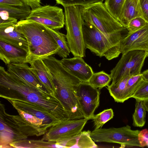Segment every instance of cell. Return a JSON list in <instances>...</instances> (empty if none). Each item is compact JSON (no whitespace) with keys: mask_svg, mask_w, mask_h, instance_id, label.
<instances>
[{"mask_svg":"<svg viewBox=\"0 0 148 148\" xmlns=\"http://www.w3.org/2000/svg\"><path fill=\"white\" fill-rule=\"evenodd\" d=\"M132 98L143 101L148 100V82L144 81L138 87Z\"/></svg>","mask_w":148,"mask_h":148,"instance_id":"cell-35","label":"cell"},{"mask_svg":"<svg viewBox=\"0 0 148 148\" xmlns=\"http://www.w3.org/2000/svg\"><path fill=\"white\" fill-rule=\"evenodd\" d=\"M27 19L57 30L62 28L65 24V15L62 9L50 5L41 6L32 9Z\"/></svg>","mask_w":148,"mask_h":148,"instance_id":"cell-10","label":"cell"},{"mask_svg":"<svg viewBox=\"0 0 148 148\" xmlns=\"http://www.w3.org/2000/svg\"><path fill=\"white\" fill-rule=\"evenodd\" d=\"M25 4L29 6L33 9L41 5H40L41 0H22Z\"/></svg>","mask_w":148,"mask_h":148,"instance_id":"cell-39","label":"cell"},{"mask_svg":"<svg viewBox=\"0 0 148 148\" xmlns=\"http://www.w3.org/2000/svg\"><path fill=\"white\" fill-rule=\"evenodd\" d=\"M143 102L147 111L148 112V100H144Z\"/></svg>","mask_w":148,"mask_h":148,"instance_id":"cell-41","label":"cell"},{"mask_svg":"<svg viewBox=\"0 0 148 148\" xmlns=\"http://www.w3.org/2000/svg\"><path fill=\"white\" fill-rule=\"evenodd\" d=\"M60 60L65 69L81 82H88L94 73L92 68L84 61L82 57L74 56L71 58H62Z\"/></svg>","mask_w":148,"mask_h":148,"instance_id":"cell-16","label":"cell"},{"mask_svg":"<svg viewBox=\"0 0 148 148\" xmlns=\"http://www.w3.org/2000/svg\"><path fill=\"white\" fill-rule=\"evenodd\" d=\"M82 31L86 48L96 56L104 57L110 60L118 57L121 53L120 42L106 36L94 25L84 22Z\"/></svg>","mask_w":148,"mask_h":148,"instance_id":"cell-6","label":"cell"},{"mask_svg":"<svg viewBox=\"0 0 148 148\" xmlns=\"http://www.w3.org/2000/svg\"><path fill=\"white\" fill-rule=\"evenodd\" d=\"M140 131L133 130L127 125L118 128L95 129L91 132L90 136L95 142L117 143L121 145V147H142L138 139Z\"/></svg>","mask_w":148,"mask_h":148,"instance_id":"cell-7","label":"cell"},{"mask_svg":"<svg viewBox=\"0 0 148 148\" xmlns=\"http://www.w3.org/2000/svg\"><path fill=\"white\" fill-rule=\"evenodd\" d=\"M88 121L83 118L61 121L49 128L41 139L56 143L66 140L81 132Z\"/></svg>","mask_w":148,"mask_h":148,"instance_id":"cell-9","label":"cell"},{"mask_svg":"<svg viewBox=\"0 0 148 148\" xmlns=\"http://www.w3.org/2000/svg\"><path fill=\"white\" fill-rule=\"evenodd\" d=\"M138 139L142 147L147 146L148 144V130L146 129L140 131L138 136Z\"/></svg>","mask_w":148,"mask_h":148,"instance_id":"cell-36","label":"cell"},{"mask_svg":"<svg viewBox=\"0 0 148 148\" xmlns=\"http://www.w3.org/2000/svg\"><path fill=\"white\" fill-rule=\"evenodd\" d=\"M11 148H58V145L53 142L40 140H27L26 139L14 141L10 144Z\"/></svg>","mask_w":148,"mask_h":148,"instance_id":"cell-25","label":"cell"},{"mask_svg":"<svg viewBox=\"0 0 148 148\" xmlns=\"http://www.w3.org/2000/svg\"><path fill=\"white\" fill-rule=\"evenodd\" d=\"M147 147H148V144H147Z\"/></svg>","mask_w":148,"mask_h":148,"instance_id":"cell-42","label":"cell"},{"mask_svg":"<svg viewBox=\"0 0 148 148\" xmlns=\"http://www.w3.org/2000/svg\"><path fill=\"white\" fill-rule=\"evenodd\" d=\"M100 90L90 85L88 82L79 84L76 91L79 107L84 118L92 119L95 110L99 104Z\"/></svg>","mask_w":148,"mask_h":148,"instance_id":"cell-11","label":"cell"},{"mask_svg":"<svg viewBox=\"0 0 148 148\" xmlns=\"http://www.w3.org/2000/svg\"><path fill=\"white\" fill-rule=\"evenodd\" d=\"M135 108L132 115L133 125L134 127H142L145 123L147 111L143 101L136 99Z\"/></svg>","mask_w":148,"mask_h":148,"instance_id":"cell-27","label":"cell"},{"mask_svg":"<svg viewBox=\"0 0 148 148\" xmlns=\"http://www.w3.org/2000/svg\"><path fill=\"white\" fill-rule=\"evenodd\" d=\"M15 108H18L30 113L42 120L49 128L60 122L48 111L42 107L25 101L6 99Z\"/></svg>","mask_w":148,"mask_h":148,"instance_id":"cell-15","label":"cell"},{"mask_svg":"<svg viewBox=\"0 0 148 148\" xmlns=\"http://www.w3.org/2000/svg\"><path fill=\"white\" fill-rule=\"evenodd\" d=\"M148 53L143 50H135L122 54L115 67L110 71L112 83L117 82L126 75H140Z\"/></svg>","mask_w":148,"mask_h":148,"instance_id":"cell-8","label":"cell"},{"mask_svg":"<svg viewBox=\"0 0 148 148\" xmlns=\"http://www.w3.org/2000/svg\"><path fill=\"white\" fill-rule=\"evenodd\" d=\"M56 3L62 5L64 7L70 5H79L86 7L92 4L103 2L105 0H55Z\"/></svg>","mask_w":148,"mask_h":148,"instance_id":"cell-33","label":"cell"},{"mask_svg":"<svg viewBox=\"0 0 148 148\" xmlns=\"http://www.w3.org/2000/svg\"><path fill=\"white\" fill-rule=\"evenodd\" d=\"M138 17L143 18L139 0H125L121 11L119 21L126 28L129 21Z\"/></svg>","mask_w":148,"mask_h":148,"instance_id":"cell-21","label":"cell"},{"mask_svg":"<svg viewBox=\"0 0 148 148\" xmlns=\"http://www.w3.org/2000/svg\"><path fill=\"white\" fill-rule=\"evenodd\" d=\"M0 97L19 99L38 105L48 111L60 121L71 119L59 99L42 92L27 82L10 74L0 67Z\"/></svg>","mask_w":148,"mask_h":148,"instance_id":"cell-1","label":"cell"},{"mask_svg":"<svg viewBox=\"0 0 148 148\" xmlns=\"http://www.w3.org/2000/svg\"><path fill=\"white\" fill-rule=\"evenodd\" d=\"M141 75L144 80L148 82V69L141 72Z\"/></svg>","mask_w":148,"mask_h":148,"instance_id":"cell-40","label":"cell"},{"mask_svg":"<svg viewBox=\"0 0 148 148\" xmlns=\"http://www.w3.org/2000/svg\"><path fill=\"white\" fill-rule=\"evenodd\" d=\"M89 130L82 132L78 134L56 143L59 148H97L98 146L91 138Z\"/></svg>","mask_w":148,"mask_h":148,"instance_id":"cell-20","label":"cell"},{"mask_svg":"<svg viewBox=\"0 0 148 148\" xmlns=\"http://www.w3.org/2000/svg\"><path fill=\"white\" fill-rule=\"evenodd\" d=\"M29 64L32 71L47 90L52 96L58 97L51 74L42 59L35 60Z\"/></svg>","mask_w":148,"mask_h":148,"instance_id":"cell-18","label":"cell"},{"mask_svg":"<svg viewBox=\"0 0 148 148\" xmlns=\"http://www.w3.org/2000/svg\"><path fill=\"white\" fill-rule=\"evenodd\" d=\"M148 24L143 18L138 17L132 19L128 23L126 27L128 33H132L141 29Z\"/></svg>","mask_w":148,"mask_h":148,"instance_id":"cell-34","label":"cell"},{"mask_svg":"<svg viewBox=\"0 0 148 148\" xmlns=\"http://www.w3.org/2000/svg\"><path fill=\"white\" fill-rule=\"evenodd\" d=\"M49 29L59 47V49L57 54L62 58H67L71 51L66 40V35L57 30L49 28Z\"/></svg>","mask_w":148,"mask_h":148,"instance_id":"cell-26","label":"cell"},{"mask_svg":"<svg viewBox=\"0 0 148 148\" xmlns=\"http://www.w3.org/2000/svg\"><path fill=\"white\" fill-rule=\"evenodd\" d=\"M41 59L51 74L57 96L71 119L84 118L76 95L77 89L81 81L67 71L61 64L60 60L53 56Z\"/></svg>","mask_w":148,"mask_h":148,"instance_id":"cell-2","label":"cell"},{"mask_svg":"<svg viewBox=\"0 0 148 148\" xmlns=\"http://www.w3.org/2000/svg\"><path fill=\"white\" fill-rule=\"evenodd\" d=\"M114 113L111 108L107 109L96 115L93 119L95 129L102 128L103 125L108 121L113 118Z\"/></svg>","mask_w":148,"mask_h":148,"instance_id":"cell-30","label":"cell"},{"mask_svg":"<svg viewBox=\"0 0 148 148\" xmlns=\"http://www.w3.org/2000/svg\"><path fill=\"white\" fill-rule=\"evenodd\" d=\"M82 16L84 22L94 25L109 38L120 42L126 28L109 12L104 3H96L84 7Z\"/></svg>","mask_w":148,"mask_h":148,"instance_id":"cell-4","label":"cell"},{"mask_svg":"<svg viewBox=\"0 0 148 148\" xmlns=\"http://www.w3.org/2000/svg\"><path fill=\"white\" fill-rule=\"evenodd\" d=\"M30 8L25 4L22 7L0 4V19L6 20L10 18L19 21L26 19L31 13Z\"/></svg>","mask_w":148,"mask_h":148,"instance_id":"cell-22","label":"cell"},{"mask_svg":"<svg viewBox=\"0 0 148 148\" xmlns=\"http://www.w3.org/2000/svg\"><path fill=\"white\" fill-rule=\"evenodd\" d=\"M7 71L11 75L31 84L43 92L49 93L27 63H12L7 65Z\"/></svg>","mask_w":148,"mask_h":148,"instance_id":"cell-17","label":"cell"},{"mask_svg":"<svg viewBox=\"0 0 148 148\" xmlns=\"http://www.w3.org/2000/svg\"><path fill=\"white\" fill-rule=\"evenodd\" d=\"M144 81L141 74L132 76L129 78L123 95V102L132 97L137 89Z\"/></svg>","mask_w":148,"mask_h":148,"instance_id":"cell-29","label":"cell"},{"mask_svg":"<svg viewBox=\"0 0 148 148\" xmlns=\"http://www.w3.org/2000/svg\"><path fill=\"white\" fill-rule=\"evenodd\" d=\"M16 27L28 42L29 52L25 63L57 54L59 47L49 28L27 19L18 21Z\"/></svg>","mask_w":148,"mask_h":148,"instance_id":"cell-3","label":"cell"},{"mask_svg":"<svg viewBox=\"0 0 148 148\" xmlns=\"http://www.w3.org/2000/svg\"><path fill=\"white\" fill-rule=\"evenodd\" d=\"M18 21L16 20L0 23V40L25 50L28 55V42L24 35L16 28Z\"/></svg>","mask_w":148,"mask_h":148,"instance_id":"cell-14","label":"cell"},{"mask_svg":"<svg viewBox=\"0 0 148 148\" xmlns=\"http://www.w3.org/2000/svg\"><path fill=\"white\" fill-rule=\"evenodd\" d=\"M0 116L13 131L26 139L28 136L43 135L47 131L33 125L24 119L20 115H13L7 113L4 105L0 103Z\"/></svg>","mask_w":148,"mask_h":148,"instance_id":"cell-12","label":"cell"},{"mask_svg":"<svg viewBox=\"0 0 148 148\" xmlns=\"http://www.w3.org/2000/svg\"><path fill=\"white\" fill-rule=\"evenodd\" d=\"M125 0H105L104 4L109 12L119 21L121 11Z\"/></svg>","mask_w":148,"mask_h":148,"instance_id":"cell-31","label":"cell"},{"mask_svg":"<svg viewBox=\"0 0 148 148\" xmlns=\"http://www.w3.org/2000/svg\"><path fill=\"white\" fill-rule=\"evenodd\" d=\"M143 18L148 23V0H139Z\"/></svg>","mask_w":148,"mask_h":148,"instance_id":"cell-37","label":"cell"},{"mask_svg":"<svg viewBox=\"0 0 148 148\" xmlns=\"http://www.w3.org/2000/svg\"><path fill=\"white\" fill-rule=\"evenodd\" d=\"M84 7L75 5L64 7L66 38L71 52L74 56L84 57L86 47L83 37L82 16Z\"/></svg>","mask_w":148,"mask_h":148,"instance_id":"cell-5","label":"cell"},{"mask_svg":"<svg viewBox=\"0 0 148 148\" xmlns=\"http://www.w3.org/2000/svg\"><path fill=\"white\" fill-rule=\"evenodd\" d=\"M0 147L10 148V144L16 140L26 139L12 129L5 122L3 118L0 116Z\"/></svg>","mask_w":148,"mask_h":148,"instance_id":"cell-23","label":"cell"},{"mask_svg":"<svg viewBox=\"0 0 148 148\" xmlns=\"http://www.w3.org/2000/svg\"><path fill=\"white\" fill-rule=\"evenodd\" d=\"M19 115L24 119L31 124L44 128L47 131L49 128L45 125L42 120L37 118L32 114L18 108L15 109Z\"/></svg>","mask_w":148,"mask_h":148,"instance_id":"cell-32","label":"cell"},{"mask_svg":"<svg viewBox=\"0 0 148 148\" xmlns=\"http://www.w3.org/2000/svg\"><path fill=\"white\" fill-rule=\"evenodd\" d=\"M27 55L25 50L0 40V59L6 65L25 63Z\"/></svg>","mask_w":148,"mask_h":148,"instance_id":"cell-19","label":"cell"},{"mask_svg":"<svg viewBox=\"0 0 148 148\" xmlns=\"http://www.w3.org/2000/svg\"><path fill=\"white\" fill-rule=\"evenodd\" d=\"M112 79L110 74L101 71L94 73L88 82L91 86L100 90L104 87L108 86Z\"/></svg>","mask_w":148,"mask_h":148,"instance_id":"cell-28","label":"cell"},{"mask_svg":"<svg viewBox=\"0 0 148 148\" xmlns=\"http://www.w3.org/2000/svg\"><path fill=\"white\" fill-rule=\"evenodd\" d=\"M0 4L20 7L25 5L22 0H0Z\"/></svg>","mask_w":148,"mask_h":148,"instance_id":"cell-38","label":"cell"},{"mask_svg":"<svg viewBox=\"0 0 148 148\" xmlns=\"http://www.w3.org/2000/svg\"><path fill=\"white\" fill-rule=\"evenodd\" d=\"M132 76L126 75L115 83L107 86L110 95L115 101L118 103H123V97L127 81Z\"/></svg>","mask_w":148,"mask_h":148,"instance_id":"cell-24","label":"cell"},{"mask_svg":"<svg viewBox=\"0 0 148 148\" xmlns=\"http://www.w3.org/2000/svg\"><path fill=\"white\" fill-rule=\"evenodd\" d=\"M121 53H125L135 50L148 53V24L141 29L125 35L119 45Z\"/></svg>","mask_w":148,"mask_h":148,"instance_id":"cell-13","label":"cell"}]
</instances>
